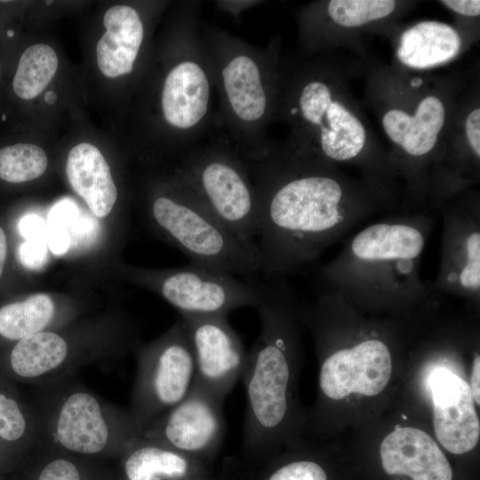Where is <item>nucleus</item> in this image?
<instances>
[{"instance_id":"9d476101","label":"nucleus","mask_w":480,"mask_h":480,"mask_svg":"<svg viewBox=\"0 0 480 480\" xmlns=\"http://www.w3.org/2000/svg\"><path fill=\"white\" fill-rule=\"evenodd\" d=\"M183 182L235 236L257 249L259 197L234 158L208 154L188 160Z\"/></svg>"},{"instance_id":"423d86ee","label":"nucleus","mask_w":480,"mask_h":480,"mask_svg":"<svg viewBox=\"0 0 480 480\" xmlns=\"http://www.w3.org/2000/svg\"><path fill=\"white\" fill-rule=\"evenodd\" d=\"M183 182V180H182ZM172 195H160L151 204L156 226L191 262L252 278L260 270L258 249L240 241L183 182Z\"/></svg>"},{"instance_id":"a211bd4d","label":"nucleus","mask_w":480,"mask_h":480,"mask_svg":"<svg viewBox=\"0 0 480 480\" xmlns=\"http://www.w3.org/2000/svg\"><path fill=\"white\" fill-rule=\"evenodd\" d=\"M392 39L396 65L412 71H429L449 64L469 49L461 34L438 20H420L394 29Z\"/></svg>"},{"instance_id":"ddd939ff","label":"nucleus","mask_w":480,"mask_h":480,"mask_svg":"<svg viewBox=\"0 0 480 480\" xmlns=\"http://www.w3.org/2000/svg\"><path fill=\"white\" fill-rule=\"evenodd\" d=\"M158 289L180 314L227 316L237 308H256L261 297L259 281H241L224 270L191 261L160 277Z\"/></svg>"},{"instance_id":"58836bf2","label":"nucleus","mask_w":480,"mask_h":480,"mask_svg":"<svg viewBox=\"0 0 480 480\" xmlns=\"http://www.w3.org/2000/svg\"><path fill=\"white\" fill-rule=\"evenodd\" d=\"M57 100V94L52 92V91H48L44 96V100L48 103V104H52L56 101Z\"/></svg>"},{"instance_id":"e433bc0d","label":"nucleus","mask_w":480,"mask_h":480,"mask_svg":"<svg viewBox=\"0 0 480 480\" xmlns=\"http://www.w3.org/2000/svg\"><path fill=\"white\" fill-rule=\"evenodd\" d=\"M479 372H480V356H476L473 366H472V372H471V384H470V390L473 396L474 401L479 404H480V396H479Z\"/></svg>"},{"instance_id":"bb28decb","label":"nucleus","mask_w":480,"mask_h":480,"mask_svg":"<svg viewBox=\"0 0 480 480\" xmlns=\"http://www.w3.org/2000/svg\"><path fill=\"white\" fill-rule=\"evenodd\" d=\"M40 442L37 414L29 412L16 397L0 390V443L4 445Z\"/></svg>"},{"instance_id":"2eb2a0df","label":"nucleus","mask_w":480,"mask_h":480,"mask_svg":"<svg viewBox=\"0 0 480 480\" xmlns=\"http://www.w3.org/2000/svg\"><path fill=\"white\" fill-rule=\"evenodd\" d=\"M193 349L195 378L225 399L242 378L248 352L226 315L180 314Z\"/></svg>"},{"instance_id":"1a4fd4ad","label":"nucleus","mask_w":480,"mask_h":480,"mask_svg":"<svg viewBox=\"0 0 480 480\" xmlns=\"http://www.w3.org/2000/svg\"><path fill=\"white\" fill-rule=\"evenodd\" d=\"M195 360L180 319L161 339L138 353V366L128 411L140 432L180 402L191 388Z\"/></svg>"},{"instance_id":"6e6552de","label":"nucleus","mask_w":480,"mask_h":480,"mask_svg":"<svg viewBox=\"0 0 480 480\" xmlns=\"http://www.w3.org/2000/svg\"><path fill=\"white\" fill-rule=\"evenodd\" d=\"M412 0H324L308 5L300 15V40L311 52H345L356 60L368 57V36L389 37L418 4Z\"/></svg>"},{"instance_id":"aec40b11","label":"nucleus","mask_w":480,"mask_h":480,"mask_svg":"<svg viewBox=\"0 0 480 480\" xmlns=\"http://www.w3.org/2000/svg\"><path fill=\"white\" fill-rule=\"evenodd\" d=\"M211 87L205 70L196 61L184 60L167 74L161 105L165 121L179 130H191L204 118Z\"/></svg>"},{"instance_id":"c756f323","label":"nucleus","mask_w":480,"mask_h":480,"mask_svg":"<svg viewBox=\"0 0 480 480\" xmlns=\"http://www.w3.org/2000/svg\"><path fill=\"white\" fill-rule=\"evenodd\" d=\"M267 480H327V475L316 461L299 460L275 469Z\"/></svg>"},{"instance_id":"9b49d317","label":"nucleus","mask_w":480,"mask_h":480,"mask_svg":"<svg viewBox=\"0 0 480 480\" xmlns=\"http://www.w3.org/2000/svg\"><path fill=\"white\" fill-rule=\"evenodd\" d=\"M442 220L441 252L432 287L478 303L480 299V195L476 188L463 191L438 210Z\"/></svg>"},{"instance_id":"39448f33","label":"nucleus","mask_w":480,"mask_h":480,"mask_svg":"<svg viewBox=\"0 0 480 480\" xmlns=\"http://www.w3.org/2000/svg\"><path fill=\"white\" fill-rule=\"evenodd\" d=\"M259 283L260 329L241 378L246 399L242 441L247 452L263 455L282 441L291 412L297 304L286 278Z\"/></svg>"},{"instance_id":"dca6fc26","label":"nucleus","mask_w":480,"mask_h":480,"mask_svg":"<svg viewBox=\"0 0 480 480\" xmlns=\"http://www.w3.org/2000/svg\"><path fill=\"white\" fill-rule=\"evenodd\" d=\"M391 372L388 346L377 337H369L330 353L321 364L319 387L332 400L352 393L376 396L388 383Z\"/></svg>"},{"instance_id":"4be33fe9","label":"nucleus","mask_w":480,"mask_h":480,"mask_svg":"<svg viewBox=\"0 0 480 480\" xmlns=\"http://www.w3.org/2000/svg\"><path fill=\"white\" fill-rule=\"evenodd\" d=\"M66 172L73 190L98 218L106 217L117 199L109 166L92 144L80 143L68 153Z\"/></svg>"},{"instance_id":"2f4dec72","label":"nucleus","mask_w":480,"mask_h":480,"mask_svg":"<svg viewBox=\"0 0 480 480\" xmlns=\"http://www.w3.org/2000/svg\"><path fill=\"white\" fill-rule=\"evenodd\" d=\"M37 480H82V474L74 461L58 457L44 465Z\"/></svg>"},{"instance_id":"cd10ccee","label":"nucleus","mask_w":480,"mask_h":480,"mask_svg":"<svg viewBox=\"0 0 480 480\" xmlns=\"http://www.w3.org/2000/svg\"><path fill=\"white\" fill-rule=\"evenodd\" d=\"M47 156L37 145L19 143L0 149V179L21 183L40 177L46 170Z\"/></svg>"},{"instance_id":"473e14b6","label":"nucleus","mask_w":480,"mask_h":480,"mask_svg":"<svg viewBox=\"0 0 480 480\" xmlns=\"http://www.w3.org/2000/svg\"><path fill=\"white\" fill-rule=\"evenodd\" d=\"M78 217V210L74 202L64 199L58 202L48 215L47 226L68 229Z\"/></svg>"},{"instance_id":"412c9836","label":"nucleus","mask_w":480,"mask_h":480,"mask_svg":"<svg viewBox=\"0 0 480 480\" xmlns=\"http://www.w3.org/2000/svg\"><path fill=\"white\" fill-rule=\"evenodd\" d=\"M106 32L96 45L97 63L110 78L129 74L144 37V27L138 12L128 5H115L104 14Z\"/></svg>"},{"instance_id":"4c0bfd02","label":"nucleus","mask_w":480,"mask_h":480,"mask_svg":"<svg viewBox=\"0 0 480 480\" xmlns=\"http://www.w3.org/2000/svg\"><path fill=\"white\" fill-rule=\"evenodd\" d=\"M7 253V242L4 229L0 227V277L2 276Z\"/></svg>"},{"instance_id":"7c9ffc66","label":"nucleus","mask_w":480,"mask_h":480,"mask_svg":"<svg viewBox=\"0 0 480 480\" xmlns=\"http://www.w3.org/2000/svg\"><path fill=\"white\" fill-rule=\"evenodd\" d=\"M47 247L45 239L26 240L20 244L17 250L19 261L26 268L40 269L47 261Z\"/></svg>"},{"instance_id":"c9c22d12","label":"nucleus","mask_w":480,"mask_h":480,"mask_svg":"<svg viewBox=\"0 0 480 480\" xmlns=\"http://www.w3.org/2000/svg\"><path fill=\"white\" fill-rule=\"evenodd\" d=\"M96 225L91 217H77L71 226L72 235L77 239H86L94 234Z\"/></svg>"},{"instance_id":"72a5a7b5","label":"nucleus","mask_w":480,"mask_h":480,"mask_svg":"<svg viewBox=\"0 0 480 480\" xmlns=\"http://www.w3.org/2000/svg\"><path fill=\"white\" fill-rule=\"evenodd\" d=\"M18 228L21 236L27 240H46V225L43 219L36 214H28L22 217L19 221Z\"/></svg>"},{"instance_id":"20e7f679","label":"nucleus","mask_w":480,"mask_h":480,"mask_svg":"<svg viewBox=\"0 0 480 480\" xmlns=\"http://www.w3.org/2000/svg\"><path fill=\"white\" fill-rule=\"evenodd\" d=\"M435 213H391L364 227L320 267L323 287L351 305L420 306L434 292L420 268Z\"/></svg>"},{"instance_id":"f257e3e1","label":"nucleus","mask_w":480,"mask_h":480,"mask_svg":"<svg viewBox=\"0 0 480 480\" xmlns=\"http://www.w3.org/2000/svg\"><path fill=\"white\" fill-rule=\"evenodd\" d=\"M261 174L256 246L265 278H286L313 264L373 214L403 212L396 194L292 146Z\"/></svg>"},{"instance_id":"f3484780","label":"nucleus","mask_w":480,"mask_h":480,"mask_svg":"<svg viewBox=\"0 0 480 480\" xmlns=\"http://www.w3.org/2000/svg\"><path fill=\"white\" fill-rule=\"evenodd\" d=\"M428 385L438 441L454 454L473 450L479 440L480 423L469 385L452 371L441 366L430 372Z\"/></svg>"},{"instance_id":"a878e982","label":"nucleus","mask_w":480,"mask_h":480,"mask_svg":"<svg viewBox=\"0 0 480 480\" xmlns=\"http://www.w3.org/2000/svg\"><path fill=\"white\" fill-rule=\"evenodd\" d=\"M53 49L44 44L27 48L21 54L12 81L13 91L22 100L38 96L48 85L58 68Z\"/></svg>"},{"instance_id":"5701e85b","label":"nucleus","mask_w":480,"mask_h":480,"mask_svg":"<svg viewBox=\"0 0 480 480\" xmlns=\"http://www.w3.org/2000/svg\"><path fill=\"white\" fill-rule=\"evenodd\" d=\"M227 102L244 124H255L268 113L271 96L260 67L248 54L231 57L221 70Z\"/></svg>"},{"instance_id":"6ab92c4d","label":"nucleus","mask_w":480,"mask_h":480,"mask_svg":"<svg viewBox=\"0 0 480 480\" xmlns=\"http://www.w3.org/2000/svg\"><path fill=\"white\" fill-rule=\"evenodd\" d=\"M384 470L389 475H405L412 480H452V470L434 439L415 428H399L380 444Z\"/></svg>"},{"instance_id":"c85d7f7f","label":"nucleus","mask_w":480,"mask_h":480,"mask_svg":"<svg viewBox=\"0 0 480 480\" xmlns=\"http://www.w3.org/2000/svg\"><path fill=\"white\" fill-rule=\"evenodd\" d=\"M437 3L452 14L455 20L452 25L470 48L479 38L480 1L440 0Z\"/></svg>"},{"instance_id":"4468645a","label":"nucleus","mask_w":480,"mask_h":480,"mask_svg":"<svg viewBox=\"0 0 480 480\" xmlns=\"http://www.w3.org/2000/svg\"><path fill=\"white\" fill-rule=\"evenodd\" d=\"M224 400L194 380L188 395L139 436L193 458L210 455L224 439Z\"/></svg>"},{"instance_id":"393cba45","label":"nucleus","mask_w":480,"mask_h":480,"mask_svg":"<svg viewBox=\"0 0 480 480\" xmlns=\"http://www.w3.org/2000/svg\"><path fill=\"white\" fill-rule=\"evenodd\" d=\"M56 306L51 296L36 293L22 301L0 308V335L10 340H20L37 332L47 331L53 322Z\"/></svg>"},{"instance_id":"f704fd0d","label":"nucleus","mask_w":480,"mask_h":480,"mask_svg":"<svg viewBox=\"0 0 480 480\" xmlns=\"http://www.w3.org/2000/svg\"><path fill=\"white\" fill-rule=\"evenodd\" d=\"M46 243L51 252L55 255L64 254L71 244L68 229L46 226Z\"/></svg>"},{"instance_id":"0eeeda50","label":"nucleus","mask_w":480,"mask_h":480,"mask_svg":"<svg viewBox=\"0 0 480 480\" xmlns=\"http://www.w3.org/2000/svg\"><path fill=\"white\" fill-rule=\"evenodd\" d=\"M40 441L78 455L123 452L139 436L129 412L89 390L64 388L38 410Z\"/></svg>"},{"instance_id":"7ed1b4c3","label":"nucleus","mask_w":480,"mask_h":480,"mask_svg":"<svg viewBox=\"0 0 480 480\" xmlns=\"http://www.w3.org/2000/svg\"><path fill=\"white\" fill-rule=\"evenodd\" d=\"M348 69L334 58L303 64L284 81L282 107L293 128L292 146L402 199L387 149L348 84Z\"/></svg>"},{"instance_id":"b1692460","label":"nucleus","mask_w":480,"mask_h":480,"mask_svg":"<svg viewBox=\"0 0 480 480\" xmlns=\"http://www.w3.org/2000/svg\"><path fill=\"white\" fill-rule=\"evenodd\" d=\"M123 454L127 480H187L195 470L193 457L140 436Z\"/></svg>"},{"instance_id":"f8f14e48","label":"nucleus","mask_w":480,"mask_h":480,"mask_svg":"<svg viewBox=\"0 0 480 480\" xmlns=\"http://www.w3.org/2000/svg\"><path fill=\"white\" fill-rule=\"evenodd\" d=\"M480 180V80L475 73L432 167L426 212L475 188Z\"/></svg>"},{"instance_id":"f03ea898","label":"nucleus","mask_w":480,"mask_h":480,"mask_svg":"<svg viewBox=\"0 0 480 480\" xmlns=\"http://www.w3.org/2000/svg\"><path fill=\"white\" fill-rule=\"evenodd\" d=\"M363 68L364 104L386 138L404 212H426L432 167L476 68L433 74L370 56Z\"/></svg>"}]
</instances>
